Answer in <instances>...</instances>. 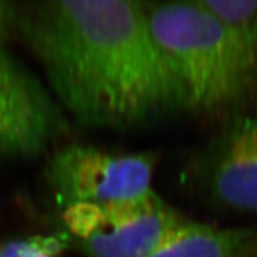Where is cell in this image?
<instances>
[{
  "label": "cell",
  "instance_id": "5b68a950",
  "mask_svg": "<svg viewBox=\"0 0 257 257\" xmlns=\"http://www.w3.org/2000/svg\"><path fill=\"white\" fill-rule=\"evenodd\" d=\"M67 128L68 117L44 80L0 40V160L38 156Z\"/></svg>",
  "mask_w": 257,
  "mask_h": 257
},
{
  "label": "cell",
  "instance_id": "9c48e42d",
  "mask_svg": "<svg viewBox=\"0 0 257 257\" xmlns=\"http://www.w3.org/2000/svg\"><path fill=\"white\" fill-rule=\"evenodd\" d=\"M63 248L59 236H35L5 243L0 248V257H57Z\"/></svg>",
  "mask_w": 257,
  "mask_h": 257
},
{
  "label": "cell",
  "instance_id": "30bf717a",
  "mask_svg": "<svg viewBox=\"0 0 257 257\" xmlns=\"http://www.w3.org/2000/svg\"><path fill=\"white\" fill-rule=\"evenodd\" d=\"M19 9L10 2H0V40H3L12 29H17Z\"/></svg>",
  "mask_w": 257,
  "mask_h": 257
},
{
  "label": "cell",
  "instance_id": "6da1fadb",
  "mask_svg": "<svg viewBox=\"0 0 257 257\" xmlns=\"http://www.w3.org/2000/svg\"><path fill=\"white\" fill-rule=\"evenodd\" d=\"M17 29L57 104L85 126L124 130L188 108L146 3H32L19 10Z\"/></svg>",
  "mask_w": 257,
  "mask_h": 257
},
{
  "label": "cell",
  "instance_id": "8992f818",
  "mask_svg": "<svg viewBox=\"0 0 257 257\" xmlns=\"http://www.w3.org/2000/svg\"><path fill=\"white\" fill-rule=\"evenodd\" d=\"M189 173L205 200L257 213V114L234 118L194 154Z\"/></svg>",
  "mask_w": 257,
  "mask_h": 257
},
{
  "label": "cell",
  "instance_id": "3957f363",
  "mask_svg": "<svg viewBox=\"0 0 257 257\" xmlns=\"http://www.w3.org/2000/svg\"><path fill=\"white\" fill-rule=\"evenodd\" d=\"M67 231L89 257H152L184 219L152 191L143 197L63 208Z\"/></svg>",
  "mask_w": 257,
  "mask_h": 257
},
{
  "label": "cell",
  "instance_id": "ba28073f",
  "mask_svg": "<svg viewBox=\"0 0 257 257\" xmlns=\"http://www.w3.org/2000/svg\"><path fill=\"white\" fill-rule=\"evenodd\" d=\"M226 27L257 76V0H201Z\"/></svg>",
  "mask_w": 257,
  "mask_h": 257
},
{
  "label": "cell",
  "instance_id": "277c9868",
  "mask_svg": "<svg viewBox=\"0 0 257 257\" xmlns=\"http://www.w3.org/2000/svg\"><path fill=\"white\" fill-rule=\"evenodd\" d=\"M156 162L154 153L123 155L69 144L50 155L44 175L56 201L66 208L143 197L153 191Z\"/></svg>",
  "mask_w": 257,
  "mask_h": 257
},
{
  "label": "cell",
  "instance_id": "7a4b0ae2",
  "mask_svg": "<svg viewBox=\"0 0 257 257\" xmlns=\"http://www.w3.org/2000/svg\"><path fill=\"white\" fill-rule=\"evenodd\" d=\"M153 36L188 108L220 113L257 95V76L226 27L202 2L146 3Z\"/></svg>",
  "mask_w": 257,
  "mask_h": 257
},
{
  "label": "cell",
  "instance_id": "52a82bcc",
  "mask_svg": "<svg viewBox=\"0 0 257 257\" xmlns=\"http://www.w3.org/2000/svg\"><path fill=\"white\" fill-rule=\"evenodd\" d=\"M152 257H257V227L216 229L185 220Z\"/></svg>",
  "mask_w": 257,
  "mask_h": 257
}]
</instances>
